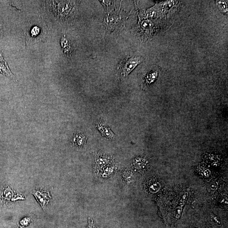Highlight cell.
Returning <instances> with one entry per match:
<instances>
[{
  "label": "cell",
  "mask_w": 228,
  "mask_h": 228,
  "mask_svg": "<svg viewBox=\"0 0 228 228\" xmlns=\"http://www.w3.org/2000/svg\"><path fill=\"white\" fill-rule=\"evenodd\" d=\"M140 56L127 57L118 65L117 70L121 78L126 77L142 61Z\"/></svg>",
  "instance_id": "1"
},
{
  "label": "cell",
  "mask_w": 228,
  "mask_h": 228,
  "mask_svg": "<svg viewBox=\"0 0 228 228\" xmlns=\"http://www.w3.org/2000/svg\"><path fill=\"white\" fill-rule=\"evenodd\" d=\"M121 22L122 17L118 13H109L104 21L106 33H110L113 32L120 25Z\"/></svg>",
  "instance_id": "2"
},
{
  "label": "cell",
  "mask_w": 228,
  "mask_h": 228,
  "mask_svg": "<svg viewBox=\"0 0 228 228\" xmlns=\"http://www.w3.org/2000/svg\"><path fill=\"white\" fill-rule=\"evenodd\" d=\"M96 128L101 134L104 137L109 139H112L114 136V134L110 128L102 122H98L97 123Z\"/></svg>",
  "instance_id": "3"
},
{
  "label": "cell",
  "mask_w": 228,
  "mask_h": 228,
  "mask_svg": "<svg viewBox=\"0 0 228 228\" xmlns=\"http://www.w3.org/2000/svg\"><path fill=\"white\" fill-rule=\"evenodd\" d=\"M0 72L8 77L9 78L15 80V77L11 73L8 67L7 63L3 58L1 52L0 51Z\"/></svg>",
  "instance_id": "4"
},
{
  "label": "cell",
  "mask_w": 228,
  "mask_h": 228,
  "mask_svg": "<svg viewBox=\"0 0 228 228\" xmlns=\"http://www.w3.org/2000/svg\"><path fill=\"white\" fill-rule=\"evenodd\" d=\"M33 194L43 208L45 207L46 203L49 201L50 197L48 193H43L39 191H36L33 193Z\"/></svg>",
  "instance_id": "5"
},
{
  "label": "cell",
  "mask_w": 228,
  "mask_h": 228,
  "mask_svg": "<svg viewBox=\"0 0 228 228\" xmlns=\"http://www.w3.org/2000/svg\"><path fill=\"white\" fill-rule=\"evenodd\" d=\"M86 139L85 136L81 134L75 135L73 139L74 144L79 147L83 146L86 143Z\"/></svg>",
  "instance_id": "6"
},
{
  "label": "cell",
  "mask_w": 228,
  "mask_h": 228,
  "mask_svg": "<svg viewBox=\"0 0 228 228\" xmlns=\"http://www.w3.org/2000/svg\"><path fill=\"white\" fill-rule=\"evenodd\" d=\"M153 24L149 20H145L140 23V27L142 30L144 32H149L153 28Z\"/></svg>",
  "instance_id": "7"
},
{
  "label": "cell",
  "mask_w": 228,
  "mask_h": 228,
  "mask_svg": "<svg viewBox=\"0 0 228 228\" xmlns=\"http://www.w3.org/2000/svg\"><path fill=\"white\" fill-rule=\"evenodd\" d=\"M147 162L144 158L138 157L135 159L134 161V165L136 168H143L146 166Z\"/></svg>",
  "instance_id": "8"
},
{
  "label": "cell",
  "mask_w": 228,
  "mask_h": 228,
  "mask_svg": "<svg viewBox=\"0 0 228 228\" xmlns=\"http://www.w3.org/2000/svg\"><path fill=\"white\" fill-rule=\"evenodd\" d=\"M216 3L219 7L221 12L225 13L228 11V2L227 1H217Z\"/></svg>",
  "instance_id": "9"
},
{
  "label": "cell",
  "mask_w": 228,
  "mask_h": 228,
  "mask_svg": "<svg viewBox=\"0 0 228 228\" xmlns=\"http://www.w3.org/2000/svg\"><path fill=\"white\" fill-rule=\"evenodd\" d=\"M158 73L157 72H153L148 74L145 78V82L147 84H151L156 79Z\"/></svg>",
  "instance_id": "10"
},
{
  "label": "cell",
  "mask_w": 228,
  "mask_h": 228,
  "mask_svg": "<svg viewBox=\"0 0 228 228\" xmlns=\"http://www.w3.org/2000/svg\"><path fill=\"white\" fill-rule=\"evenodd\" d=\"M161 185L160 183L158 182L154 183H152L150 186L149 190L150 192L152 193H156L158 192L160 189Z\"/></svg>",
  "instance_id": "11"
},
{
  "label": "cell",
  "mask_w": 228,
  "mask_h": 228,
  "mask_svg": "<svg viewBox=\"0 0 228 228\" xmlns=\"http://www.w3.org/2000/svg\"><path fill=\"white\" fill-rule=\"evenodd\" d=\"M61 42H62L61 43H62V47L64 49L65 53H68V52H70V44H69V41L67 39L64 37L62 39Z\"/></svg>",
  "instance_id": "12"
},
{
  "label": "cell",
  "mask_w": 228,
  "mask_h": 228,
  "mask_svg": "<svg viewBox=\"0 0 228 228\" xmlns=\"http://www.w3.org/2000/svg\"><path fill=\"white\" fill-rule=\"evenodd\" d=\"M108 163V160L106 158L100 157L97 160V164L98 166H103Z\"/></svg>",
  "instance_id": "13"
},
{
  "label": "cell",
  "mask_w": 228,
  "mask_h": 228,
  "mask_svg": "<svg viewBox=\"0 0 228 228\" xmlns=\"http://www.w3.org/2000/svg\"><path fill=\"white\" fill-rule=\"evenodd\" d=\"M182 207H178L176 208V213L175 218L177 219H178L181 217V215L182 212Z\"/></svg>",
  "instance_id": "14"
},
{
  "label": "cell",
  "mask_w": 228,
  "mask_h": 228,
  "mask_svg": "<svg viewBox=\"0 0 228 228\" xmlns=\"http://www.w3.org/2000/svg\"><path fill=\"white\" fill-rule=\"evenodd\" d=\"M188 196L187 193H185L184 195L182 197L181 199V200L180 201V207H183L185 203V200H186V197Z\"/></svg>",
  "instance_id": "15"
},
{
  "label": "cell",
  "mask_w": 228,
  "mask_h": 228,
  "mask_svg": "<svg viewBox=\"0 0 228 228\" xmlns=\"http://www.w3.org/2000/svg\"><path fill=\"white\" fill-rule=\"evenodd\" d=\"M218 187V183L217 182H214L212 183L210 185V189L211 190L215 191L217 189Z\"/></svg>",
  "instance_id": "16"
},
{
  "label": "cell",
  "mask_w": 228,
  "mask_h": 228,
  "mask_svg": "<svg viewBox=\"0 0 228 228\" xmlns=\"http://www.w3.org/2000/svg\"><path fill=\"white\" fill-rule=\"evenodd\" d=\"M202 173H203V175H204V176H205V177H209L210 176L211 173V171L207 168L204 169Z\"/></svg>",
  "instance_id": "17"
},
{
  "label": "cell",
  "mask_w": 228,
  "mask_h": 228,
  "mask_svg": "<svg viewBox=\"0 0 228 228\" xmlns=\"http://www.w3.org/2000/svg\"><path fill=\"white\" fill-rule=\"evenodd\" d=\"M221 203H223V204H225V205H227L228 204V199L227 197H225L222 199Z\"/></svg>",
  "instance_id": "18"
},
{
  "label": "cell",
  "mask_w": 228,
  "mask_h": 228,
  "mask_svg": "<svg viewBox=\"0 0 228 228\" xmlns=\"http://www.w3.org/2000/svg\"><path fill=\"white\" fill-rule=\"evenodd\" d=\"M212 217H213V219L214 220V221L216 222L217 223H219L220 224V221L219 220V219H218L217 217H215V216H214V215H213L212 216Z\"/></svg>",
  "instance_id": "19"
},
{
  "label": "cell",
  "mask_w": 228,
  "mask_h": 228,
  "mask_svg": "<svg viewBox=\"0 0 228 228\" xmlns=\"http://www.w3.org/2000/svg\"><path fill=\"white\" fill-rule=\"evenodd\" d=\"M90 225L89 226L88 228H96L95 227L94 225L92 223H90Z\"/></svg>",
  "instance_id": "20"
}]
</instances>
